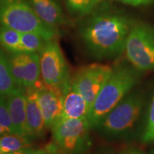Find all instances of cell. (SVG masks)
I'll use <instances>...</instances> for the list:
<instances>
[{
	"label": "cell",
	"mask_w": 154,
	"mask_h": 154,
	"mask_svg": "<svg viewBox=\"0 0 154 154\" xmlns=\"http://www.w3.org/2000/svg\"><path fill=\"white\" fill-rule=\"evenodd\" d=\"M6 134H9V133L7 131V130L6 128H5L3 126H2L0 125V136H2V135H5Z\"/></svg>",
	"instance_id": "cell-27"
},
{
	"label": "cell",
	"mask_w": 154,
	"mask_h": 154,
	"mask_svg": "<svg viewBox=\"0 0 154 154\" xmlns=\"http://www.w3.org/2000/svg\"><path fill=\"white\" fill-rule=\"evenodd\" d=\"M34 149H32V148H26V149H23L21 150H19V151H14V152H10V153H7L5 154H30L32 151H34Z\"/></svg>",
	"instance_id": "cell-24"
},
{
	"label": "cell",
	"mask_w": 154,
	"mask_h": 154,
	"mask_svg": "<svg viewBox=\"0 0 154 154\" xmlns=\"http://www.w3.org/2000/svg\"><path fill=\"white\" fill-rule=\"evenodd\" d=\"M0 26L19 33L38 34L47 42L57 35V29L41 20L29 0H0Z\"/></svg>",
	"instance_id": "cell-4"
},
{
	"label": "cell",
	"mask_w": 154,
	"mask_h": 154,
	"mask_svg": "<svg viewBox=\"0 0 154 154\" xmlns=\"http://www.w3.org/2000/svg\"><path fill=\"white\" fill-rule=\"evenodd\" d=\"M26 121L29 138L34 140L43 137L47 127L38 104L35 88H26Z\"/></svg>",
	"instance_id": "cell-12"
},
{
	"label": "cell",
	"mask_w": 154,
	"mask_h": 154,
	"mask_svg": "<svg viewBox=\"0 0 154 154\" xmlns=\"http://www.w3.org/2000/svg\"><path fill=\"white\" fill-rule=\"evenodd\" d=\"M141 140L146 143H154V89L146 111L145 128Z\"/></svg>",
	"instance_id": "cell-20"
},
{
	"label": "cell",
	"mask_w": 154,
	"mask_h": 154,
	"mask_svg": "<svg viewBox=\"0 0 154 154\" xmlns=\"http://www.w3.org/2000/svg\"><path fill=\"white\" fill-rule=\"evenodd\" d=\"M103 0H65L66 8L72 15L85 17L90 15Z\"/></svg>",
	"instance_id": "cell-18"
},
{
	"label": "cell",
	"mask_w": 154,
	"mask_h": 154,
	"mask_svg": "<svg viewBox=\"0 0 154 154\" xmlns=\"http://www.w3.org/2000/svg\"><path fill=\"white\" fill-rule=\"evenodd\" d=\"M125 53L129 63L140 72L154 70V28L134 22L126 40Z\"/></svg>",
	"instance_id": "cell-6"
},
{
	"label": "cell",
	"mask_w": 154,
	"mask_h": 154,
	"mask_svg": "<svg viewBox=\"0 0 154 154\" xmlns=\"http://www.w3.org/2000/svg\"><path fill=\"white\" fill-rule=\"evenodd\" d=\"M0 154H3V153H2V152H1V151H0Z\"/></svg>",
	"instance_id": "cell-29"
},
{
	"label": "cell",
	"mask_w": 154,
	"mask_h": 154,
	"mask_svg": "<svg viewBox=\"0 0 154 154\" xmlns=\"http://www.w3.org/2000/svg\"><path fill=\"white\" fill-rule=\"evenodd\" d=\"M112 72L110 66L92 63L77 70L70 80L73 88L85 99L89 111Z\"/></svg>",
	"instance_id": "cell-8"
},
{
	"label": "cell",
	"mask_w": 154,
	"mask_h": 154,
	"mask_svg": "<svg viewBox=\"0 0 154 154\" xmlns=\"http://www.w3.org/2000/svg\"><path fill=\"white\" fill-rule=\"evenodd\" d=\"M147 107L143 91L130 92L94 128L107 140H125L141 137Z\"/></svg>",
	"instance_id": "cell-2"
},
{
	"label": "cell",
	"mask_w": 154,
	"mask_h": 154,
	"mask_svg": "<svg viewBox=\"0 0 154 154\" xmlns=\"http://www.w3.org/2000/svg\"><path fill=\"white\" fill-rule=\"evenodd\" d=\"M119 154H148L143 150L138 149V148L134 147V146H130V147H127L126 149H123L121 151Z\"/></svg>",
	"instance_id": "cell-23"
},
{
	"label": "cell",
	"mask_w": 154,
	"mask_h": 154,
	"mask_svg": "<svg viewBox=\"0 0 154 154\" xmlns=\"http://www.w3.org/2000/svg\"><path fill=\"white\" fill-rule=\"evenodd\" d=\"M134 22L117 11L92 13L79 29L88 52L98 59H113L125 51L126 40Z\"/></svg>",
	"instance_id": "cell-1"
},
{
	"label": "cell",
	"mask_w": 154,
	"mask_h": 154,
	"mask_svg": "<svg viewBox=\"0 0 154 154\" xmlns=\"http://www.w3.org/2000/svg\"><path fill=\"white\" fill-rule=\"evenodd\" d=\"M89 109L81 94L73 88L70 79L63 88V112L61 119H87Z\"/></svg>",
	"instance_id": "cell-13"
},
{
	"label": "cell",
	"mask_w": 154,
	"mask_h": 154,
	"mask_svg": "<svg viewBox=\"0 0 154 154\" xmlns=\"http://www.w3.org/2000/svg\"><path fill=\"white\" fill-rule=\"evenodd\" d=\"M17 87L10 71L9 59L0 48V96H7Z\"/></svg>",
	"instance_id": "cell-16"
},
{
	"label": "cell",
	"mask_w": 154,
	"mask_h": 154,
	"mask_svg": "<svg viewBox=\"0 0 154 154\" xmlns=\"http://www.w3.org/2000/svg\"><path fill=\"white\" fill-rule=\"evenodd\" d=\"M46 42L47 41L38 34L21 33V47L22 52H39Z\"/></svg>",
	"instance_id": "cell-19"
},
{
	"label": "cell",
	"mask_w": 154,
	"mask_h": 154,
	"mask_svg": "<svg viewBox=\"0 0 154 154\" xmlns=\"http://www.w3.org/2000/svg\"><path fill=\"white\" fill-rule=\"evenodd\" d=\"M148 154H154V149H151V151L149 152V153H148Z\"/></svg>",
	"instance_id": "cell-28"
},
{
	"label": "cell",
	"mask_w": 154,
	"mask_h": 154,
	"mask_svg": "<svg viewBox=\"0 0 154 154\" xmlns=\"http://www.w3.org/2000/svg\"><path fill=\"white\" fill-rule=\"evenodd\" d=\"M9 63L11 75L17 86L32 88L39 87L44 84L40 82L42 76L38 53L13 54L9 59Z\"/></svg>",
	"instance_id": "cell-9"
},
{
	"label": "cell",
	"mask_w": 154,
	"mask_h": 154,
	"mask_svg": "<svg viewBox=\"0 0 154 154\" xmlns=\"http://www.w3.org/2000/svg\"><path fill=\"white\" fill-rule=\"evenodd\" d=\"M6 96H0V125L7 130L9 134H14L10 114Z\"/></svg>",
	"instance_id": "cell-21"
},
{
	"label": "cell",
	"mask_w": 154,
	"mask_h": 154,
	"mask_svg": "<svg viewBox=\"0 0 154 154\" xmlns=\"http://www.w3.org/2000/svg\"><path fill=\"white\" fill-rule=\"evenodd\" d=\"M91 154H114V153H113L111 150L106 149H101L94 152V153Z\"/></svg>",
	"instance_id": "cell-25"
},
{
	"label": "cell",
	"mask_w": 154,
	"mask_h": 154,
	"mask_svg": "<svg viewBox=\"0 0 154 154\" xmlns=\"http://www.w3.org/2000/svg\"><path fill=\"white\" fill-rule=\"evenodd\" d=\"M6 96L14 134L29 138L26 121V90L24 87L17 86Z\"/></svg>",
	"instance_id": "cell-11"
},
{
	"label": "cell",
	"mask_w": 154,
	"mask_h": 154,
	"mask_svg": "<svg viewBox=\"0 0 154 154\" xmlns=\"http://www.w3.org/2000/svg\"><path fill=\"white\" fill-rule=\"evenodd\" d=\"M37 99L47 128L60 121L63 112V91L46 86L35 88Z\"/></svg>",
	"instance_id": "cell-10"
},
{
	"label": "cell",
	"mask_w": 154,
	"mask_h": 154,
	"mask_svg": "<svg viewBox=\"0 0 154 154\" xmlns=\"http://www.w3.org/2000/svg\"><path fill=\"white\" fill-rule=\"evenodd\" d=\"M139 77L140 72L131 64L120 63L113 68L88 112L87 121L91 129L130 93Z\"/></svg>",
	"instance_id": "cell-3"
},
{
	"label": "cell",
	"mask_w": 154,
	"mask_h": 154,
	"mask_svg": "<svg viewBox=\"0 0 154 154\" xmlns=\"http://www.w3.org/2000/svg\"><path fill=\"white\" fill-rule=\"evenodd\" d=\"M52 142L48 154H86L92 142L87 119H60L52 128Z\"/></svg>",
	"instance_id": "cell-5"
},
{
	"label": "cell",
	"mask_w": 154,
	"mask_h": 154,
	"mask_svg": "<svg viewBox=\"0 0 154 154\" xmlns=\"http://www.w3.org/2000/svg\"><path fill=\"white\" fill-rule=\"evenodd\" d=\"M32 139L15 134H6L0 136V151L3 154L31 147Z\"/></svg>",
	"instance_id": "cell-15"
},
{
	"label": "cell",
	"mask_w": 154,
	"mask_h": 154,
	"mask_svg": "<svg viewBox=\"0 0 154 154\" xmlns=\"http://www.w3.org/2000/svg\"><path fill=\"white\" fill-rule=\"evenodd\" d=\"M34 11L42 21L57 29L66 24V19L60 5L57 0H29Z\"/></svg>",
	"instance_id": "cell-14"
},
{
	"label": "cell",
	"mask_w": 154,
	"mask_h": 154,
	"mask_svg": "<svg viewBox=\"0 0 154 154\" xmlns=\"http://www.w3.org/2000/svg\"><path fill=\"white\" fill-rule=\"evenodd\" d=\"M41 76L47 87L63 91L69 80L67 63L60 46L55 39L46 42L38 52Z\"/></svg>",
	"instance_id": "cell-7"
},
{
	"label": "cell",
	"mask_w": 154,
	"mask_h": 154,
	"mask_svg": "<svg viewBox=\"0 0 154 154\" xmlns=\"http://www.w3.org/2000/svg\"><path fill=\"white\" fill-rule=\"evenodd\" d=\"M30 154H48V153L44 149H34Z\"/></svg>",
	"instance_id": "cell-26"
},
{
	"label": "cell",
	"mask_w": 154,
	"mask_h": 154,
	"mask_svg": "<svg viewBox=\"0 0 154 154\" xmlns=\"http://www.w3.org/2000/svg\"><path fill=\"white\" fill-rule=\"evenodd\" d=\"M0 45L11 54L22 52L21 33L10 28L0 26Z\"/></svg>",
	"instance_id": "cell-17"
},
{
	"label": "cell",
	"mask_w": 154,
	"mask_h": 154,
	"mask_svg": "<svg viewBox=\"0 0 154 154\" xmlns=\"http://www.w3.org/2000/svg\"><path fill=\"white\" fill-rule=\"evenodd\" d=\"M117 1L125 4V5L134 6V7H138V6L146 5L154 3V0H117Z\"/></svg>",
	"instance_id": "cell-22"
}]
</instances>
